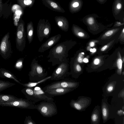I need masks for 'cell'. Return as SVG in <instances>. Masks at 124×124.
I'll return each mask as SVG.
<instances>
[{
    "instance_id": "obj_13",
    "label": "cell",
    "mask_w": 124,
    "mask_h": 124,
    "mask_svg": "<svg viewBox=\"0 0 124 124\" xmlns=\"http://www.w3.org/2000/svg\"><path fill=\"white\" fill-rule=\"evenodd\" d=\"M39 25L37 29V37L39 41L42 42L44 38H47L51 32L50 27L48 25Z\"/></svg>"
},
{
    "instance_id": "obj_40",
    "label": "cell",
    "mask_w": 124,
    "mask_h": 124,
    "mask_svg": "<svg viewBox=\"0 0 124 124\" xmlns=\"http://www.w3.org/2000/svg\"><path fill=\"white\" fill-rule=\"evenodd\" d=\"M92 51H93V49H91L90 50V51L91 52H92Z\"/></svg>"
},
{
    "instance_id": "obj_11",
    "label": "cell",
    "mask_w": 124,
    "mask_h": 124,
    "mask_svg": "<svg viewBox=\"0 0 124 124\" xmlns=\"http://www.w3.org/2000/svg\"><path fill=\"white\" fill-rule=\"evenodd\" d=\"M74 90L73 88H54L43 90L46 95L49 97L65 94Z\"/></svg>"
},
{
    "instance_id": "obj_14",
    "label": "cell",
    "mask_w": 124,
    "mask_h": 124,
    "mask_svg": "<svg viewBox=\"0 0 124 124\" xmlns=\"http://www.w3.org/2000/svg\"><path fill=\"white\" fill-rule=\"evenodd\" d=\"M123 4L122 0H115L113 7V13L114 16H120L123 13Z\"/></svg>"
},
{
    "instance_id": "obj_10",
    "label": "cell",
    "mask_w": 124,
    "mask_h": 124,
    "mask_svg": "<svg viewBox=\"0 0 124 124\" xmlns=\"http://www.w3.org/2000/svg\"><path fill=\"white\" fill-rule=\"evenodd\" d=\"M61 37V35L60 34L51 37L41 45L38 50V52L43 53L49 49L58 42Z\"/></svg>"
},
{
    "instance_id": "obj_8",
    "label": "cell",
    "mask_w": 124,
    "mask_h": 124,
    "mask_svg": "<svg viewBox=\"0 0 124 124\" xmlns=\"http://www.w3.org/2000/svg\"><path fill=\"white\" fill-rule=\"evenodd\" d=\"M79 83L69 80H63L55 82L48 84L44 87L43 90L57 88H68L74 89L78 87Z\"/></svg>"
},
{
    "instance_id": "obj_35",
    "label": "cell",
    "mask_w": 124,
    "mask_h": 124,
    "mask_svg": "<svg viewBox=\"0 0 124 124\" xmlns=\"http://www.w3.org/2000/svg\"><path fill=\"white\" fill-rule=\"evenodd\" d=\"M99 62V61L98 59H95L94 61V64L95 65L98 64Z\"/></svg>"
},
{
    "instance_id": "obj_30",
    "label": "cell",
    "mask_w": 124,
    "mask_h": 124,
    "mask_svg": "<svg viewBox=\"0 0 124 124\" xmlns=\"http://www.w3.org/2000/svg\"><path fill=\"white\" fill-rule=\"evenodd\" d=\"M51 6L54 8H57L58 6L57 4L55 3L54 2H52L50 3Z\"/></svg>"
},
{
    "instance_id": "obj_6",
    "label": "cell",
    "mask_w": 124,
    "mask_h": 124,
    "mask_svg": "<svg viewBox=\"0 0 124 124\" xmlns=\"http://www.w3.org/2000/svg\"><path fill=\"white\" fill-rule=\"evenodd\" d=\"M9 35V32L5 34L0 43V54L6 60L9 59L12 53Z\"/></svg>"
},
{
    "instance_id": "obj_34",
    "label": "cell",
    "mask_w": 124,
    "mask_h": 124,
    "mask_svg": "<svg viewBox=\"0 0 124 124\" xmlns=\"http://www.w3.org/2000/svg\"><path fill=\"white\" fill-rule=\"evenodd\" d=\"M118 114L120 116L123 115L124 114V111L123 110H119L117 111Z\"/></svg>"
},
{
    "instance_id": "obj_26",
    "label": "cell",
    "mask_w": 124,
    "mask_h": 124,
    "mask_svg": "<svg viewBox=\"0 0 124 124\" xmlns=\"http://www.w3.org/2000/svg\"><path fill=\"white\" fill-rule=\"evenodd\" d=\"M115 85L114 83L113 82H111L108 84L107 87V92L109 93L112 92L114 89Z\"/></svg>"
},
{
    "instance_id": "obj_3",
    "label": "cell",
    "mask_w": 124,
    "mask_h": 124,
    "mask_svg": "<svg viewBox=\"0 0 124 124\" xmlns=\"http://www.w3.org/2000/svg\"><path fill=\"white\" fill-rule=\"evenodd\" d=\"M35 109H37L44 117H50L58 113V110L53 101H44L35 105Z\"/></svg>"
},
{
    "instance_id": "obj_39",
    "label": "cell",
    "mask_w": 124,
    "mask_h": 124,
    "mask_svg": "<svg viewBox=\"0 0 124 124\" xmlns=\"http://www.w3.org/2000/svg\"><path fill=\"white\" fill-rule=\"evenodd\" d=\"M96 50L95 48H94L93 49L92 52H94L96 51Z\"/></svg>"
},
{
    "instance_id": "obj_31",
    "label": "cell",
    "mask_w": 124,
    "mask_h": 124,
    "mask_svg": "<svg viewBox=\"0 0 124 124\" xmlns=\"http://www.w3.org/2000/svg\"><path fill=\"white\" fill-rule=\"evenodd\" d=\"M78 36L81 37H83L85 36L84 33L83 32H80L78 33L75 34Z\"/></svg>"
},
{
    "instance_id": "obj_22",
    "label": "cell",
    "mask_w": 124,
    "mask_h": 124,
    "mask_svg": "<svg viewBox=\"0 0 124 124\" xmlns=\"http://www.w3.org/2000/svg\"><path fill=\"white\" fill-rule=\"evenodd\" d=\"M15 85V84L9 81L0 79V94L1 92Z\"/></svg>"
},
{
    "instance_id": "obj_37",
    "label": "cell",
    "mask_w": 124,
    "mask_h": 124,
    "mask_svg": "<svg viewBox=\"0 0 124 124\" xmlns=\"http://www.w3.org/2000/svg\"><path fill=\"white\" fill-rule=\"evenodd\" d=\"M83 62L85 63H87L88 62V60L87 59L85 58L83 59Z\"/></svg>"
},
{
    "instance_id": "obj_28",
    "label": "cell",
    "mask_w": 124,
    "mask_h": 124,
    "mask_svg": "<svg viewBox=\"0 0 124 124\" xmlns=\"http://www.w3.org/2000/svg\"><path fill=\"white\" fill-rule=\"evenodd\" d=\"M32 2L31 0H24L23 2L24 5H28L31 4Z\"/></svg>"
},
{
    "instance_id": "obj_7",
    "label": "cell",
    "mask_w": 124,
    "mask_h": 124,
    "mask_svg": "<svg viewBox=\"0 0 124 124\" xmlns=\"http://www.w3.org/2000/svg\"><path fill=\"white\" fill-rule=\"evenodd\" d=\"M0 106L33 109H35V104L33 102L27 99L20 98L11 102L0 103Z\"/></svg>"
},
{
    "instance_id": "obj_24",
    "label": "cell",
    "mask_w": 124,
    "mask_h": 124,
    "mask_svg": "<svg viewBox=\"0 0 124 124\" xmlns=\"http://www.w3.org/2000/svg\"><path fill=\"white\" fill-rule=\"evenodd\" d=\"M117 64L118 68L117 72L120 75H121L122 70V61L120 56V57L117 60Z\"/></svg>"
},
{
    "instance_id": "obj_29",
    "label": "cell",
    "mask_w": 124,
    "mask_h": 124,
    "mask_svg": "<svg viewBox=\"0 0 124 124\" xmlns=\"http://www.w3.org/2000/svg\"><path fill=\"white\" fill-rule=\"evenodd\" d=\"M82 54V53L81 55V54H80V55H79L77 59L78 62L80 63H82L83 62V59Z\"/></svg>"
},
{
    "instance_id": "obj_32",
    "label": "cell",
    "mask_w": 124,
    "mask_h": 124,
    "mask_svg": "<svg viewBox=\"0 0 124 124\" xmlns=\"http://www.w3.org/2000/svg\"><path fill=\"white\" fill-rule=\"evenodd\" d=\"M108 45H105L103 47H102L101 49V50L102 51H103L105 50L108 48Z\"/></svg>"
},
{
    "instance_id": "obj_12",
    "label": "cell",
    "mask_w": 124,
    "mask_h": 124,
    "mask_svg": "<svg viewBox=\"0 0 124 124\" xmlns=\"http://www.w3.org/2000/svg\"><path fill=\"white\" fill-rule=\"evenodd\" d=\"M34 95L37 102L40 101H54L53 97H49L46 94L43 89L40 87L36 86L33 88Z\"/></svg>"
},
{
    "instance_id": "obj_18",
    "label": "cell",
    "mask_w": 124,
    "mask_h": 124,
    "mask_svg": "<svg viewBox=\"0 0 124 124\" xmlns=\"http://www.w3.org/2000/svg\"><path fill=\"white\" fill-rule=\"evenodd\" d=\"M101 108L103 122L105 123L107 120L109 115L108 107L107 101L105 99H102Z\"/></svg>"
},
{
    "instance_id": "obj_38",
    "label": "cell",
    "mask_w": 124,
    "mask_h": 124,
    "mask_svg": "<svg viewBox=\"0 0 124 124\" xmlns=\"http://www.w3.org/2000/svg\"><path fill=\"white\" fill-rule=\"evenodd\" d=\"M94 45V43L93 42H91L90 43V45L91 46L93 47Z\"/></svg>"
},
{
    "instance_id": "obj_20",
    "label": "cell",
    "mask_w": 124,
    "mask_h": 124,
    "mask_svg": "<svg viewBox=\"0 0 124 124\" xmlns=\"http://www.w3.org/2000/svg\"><path fill=\"white\" fill-rule=\"evenodd\" d=\"M51 77V76H49L46 77L43 79L38 81L36 82H29L28 83H21L20 84L24 87L33 88L37 86L39 84L44 82L49 79H50Z\"/></svg>"
},
{
    "instance_id": "obj_27",
    "label": "cell",
    "mask_w": 124,
    "mask_h": 124,
    "mask_svg": "<svg viewBox=\"0 0 124 124\" xmlns=\"http://www.w3.org/2000/svg\"><path fill=\"white\" fill-rule=\"evenodd\" d=\"M116 30L115 29L109 30L106 32L104 34L105 37H109L113 34L114 31Z\"/></svg>"
},
{
    "instance_id": "obj_19",
    "label": "cell",
    "mask_w": 124,
    "mask_h": 124,
    "mask_svg": "<svg viewBox=\"0 0 124 124\" xmlns=\"http://www.w3.org/2000/svg\"><path fill=\"white\" fill-rule=\"evenodd\" d=\"M19 99L12 95L1 94H0V103L11 102Z\"/></svg>"
},
{
    "instance_id": "obj_15",
    "label": "cell",
    "mask_w": 124,
    "mask_h": 124,
    "mask_svg": "<svg viewBox=\"0 0 124 124\" xmlns=\"http://www.w3.org/2000/svg\"><path fill=\"white\" fill-rule=\"evenodd\" d=\"M21 92L28 100L34 104L37 102L34 95L33 88L25 87L21 90Z\"/></svg>"
},
{
    "instance_id": "obj_36",
    "label": "cell",
    "mask_w": 124,
    "mask_h": 124,
    "mask_svg": "<svg viewBox=\"0 0 124 124\" xmlns=\"http://www.w3.org/2000/svg\"><path fill=\"white\" fill-rule=\"evenodd\" d=\"M97 1L100 3L102 4L104 3L107 0H97Z\"/></svg>"
},
{
    "instance_id": "obj_17",
    "label": "cell",
    "mask_w": 124,
    "mask_h": 124,
    "mask_svg": "<svg viewBox=\"0 0 124 124\" xmlns=\"http://www.w3.org/2000/svg\"><path fill=\"white\" fill-rule=\"evenodd\" d=\"M0 77L11 79L19 84L21 83L13 74L4 68H0Z\"/></svg>"
},
{
    "instance_id": "obj_33",
    "label": "cell",
    "mask_w": 124,
    "mask_h": 124,
    "mask_svg": "<svg viewBox=\"0 0 124 124\" xmlns=\"http://www.w3.org/2000/svg\"><path fill=\"white\" fill-rule=\"evenodd\" d=\"M3 9V3L2 0H0V14Z\"/></svg>"
},
{
    "instance_id": "obj_9",
    "label": "cell",
    "mask_w": 124,
    "mask_h": 124,
    "mask_svg": "<svg viewBox=\"0 0 124 124\" xmlns=\"http://www.w3.org/2000/svg\"><path fill=\"white\" fill-rule=\"evenodd\" d=\"M91 101V98L89 97L80 96L76 100H72L70 105L76 110L79 111H84L90 105Z\"/></svg>"
},
{
    "instance_id": "obj_4",
    "label": "cell",
    "mask_w": 124,
    "mask_h": 124,
    "mask_svg": "<svg viewBox=\"0 0 124 124\" xmlns=\"http://www.w3.org/2000/svg\"><path fill=\"white\" fill-rule=\"evenodd\" d=\"M69 64L67 59L59 64L53 72L50 79L58 80L64 79L67 76L70 75L68 72Z\"/></svg>"
},
{
    "instance_id": "obj_21",
    "label": "cell",
    "mask_w": 124,
    "mask_h": 124,
    "mask_svg": "<svg viewBox=\"0 0 124 124\" xmlns=\"http://www.w3.org/2000/svg\"><path fill=\"white\" fill-rule=\"evenodd\" d=\"M34 28L32 25L29 24L27 27V35L29 43L30 44L32 41L34 36Z\"/></svg>"
},
{
    "instance_id": "obj_1",
    "label": "cell",
    "mask_w": 124,
    "mask_h": 124,
    "mask_svg": "<svg viewBox=\"0 0 124 124\" xmlns=\"http://www.w3.org/2000/svg\"><path fill=\"white\" fill-rule=\"evenodd\" d=\"M73 42L66 41L60 43L52 48L47 56V61L51 62L52 66L61 64L67 59L69 50L72 47Z\"/></svg>"
},
{
    "instance_id": "obj_23",
    "label": "cell",
    "mask_w": 124,
    "mask_h": 124,
    "mask_svg": "<svg viewBox=\"0 0 124 124\" xmlns=\"http://www.w3.org/2000/svg\"><path fill=\"white\" fill-rule=\"evenodd\" d=\"M24 60L23 58H20L18 60L15 64V68L18 70L21 71L23 67Z\"/></svg>"
},
{
    "instance_id": "obj_5",
    "label": "cell",
    "mask_w": 124,
    "mask_h": 124,
    "mask_svg": "<svg viewBox=\"0 0 124 124\" xmlns=\"http://www.w3.org/2000/svg\"><path fill=\"white\" fill-rule=\"evenodd\" d=\"M17 26L16 38V48L20 52H22L25 48L26 43L24 23L22 22H20Z\"/></svg>"
},
{
    "instance_id": "obj_2",
    "label": "cell",
    "mask_w": 124,
    "mask_h": 124,
    "mask_svg": "<svg viewBox=\"0 0 124 124\" xmlns=\"http://www.w3.org/2000/svg\"><path fill=\"white\" fill-rule=\"evenodd\" d=\"M30 67L31 70L28 75L31 82L38 81L46 77L47 71L38 63V61L36 59L34 58L32 60Z\"/></svg>"
},
{
    "instance_id": "obj_16",
    "label": "cell",
    "mask_w": 124,
    "mask_h": 124,
    "mask_svg": "<svg viewBox=\"0 0 124 124\" xmlns=\"http://www.w3.org/2000/svg\"><path fill=\"white\" fill-rule=\"evenodd\" d=\"M100 106H97L95 107L91 114V122L92 124H99L101 117Z\"/></svg>"
},
{
    "instance_id": "obj_25",
    "label": "cell",
    "mask_w": 124,
    "mask_h": 124,
    "mask_svg": "<svg viewBox=\"0 0 124 124\" xmlns=\"http://www.w3.org/2000/svg\"><path fill=\"white\" fill-rule=\"evenodd\" d=\"M24 124H36V123L31 118L30 116H26L24 121Z\"/></svg>"
}]
</instances>
